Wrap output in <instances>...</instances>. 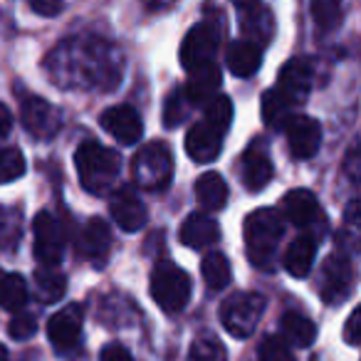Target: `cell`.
Listing matches in <instances>:
<instances>
[{"mask_svg":"<svg viewBox=\"0 0 361 361\" xmlns=\"http://www.w3.org/2000/svg\"><path fill=\"white\" fill-rule=\"evenodd\" d=\"M280 329L285 334L282 339L295 346H312L317 339V324L300 312H285L280 319Z\"/></svg>","mask_w":361,"mask_h":361,"instance_id":"25","label":"cell"},{"mask_svg":"<svg viewBox=\"0 0 361 361\" xmlns=\"http://www.w3.org/2000/svg\"><path fill=\"white\" fill-rule=\"evenodd\" d=\"M75 166L82 186L94 196H104L119 176L121 159L116 151L106 149L97 141H85L75 154Z\"/></svg>","mask_w":361,"mask_h":361,"instance_id":"1","label":"cell"},{"mask_svg":"<svg viewBox=\"0 0 361 361\" xmlns=\"http://www.w3.org/2000/svg\"><path fill=\"white\" fill-rule=\"evenodd\" d=\"M257 356H260V361H297L290 349V344L277 334H270L260 341Z\"/></svg>","mask_w":361,"mask_h":361,"instance_id":"35","label":"cell"},{"mask_svg":"<svg viewBox=\"0 0 361 361\" xmlns=\"http://www.w3.org/2000/svg\"><path fill=\"white\" fill-rule=\"evenodd\" d=\"M11 129H13V114L6 104H0V139L11 134Z\"/></svg>","mask_w":361,"mask_h":361,"instance_id":"41","label":"cell"},{"mask_svg":"<svg viewBox=\"0 0 361 361\" xmlns=\"http://www.w3.org/2000/svg\"><path fill=\"white\" fill-rule=\"evenodd\" d=\"M221 149H223V134L211 129L206 121H198V124H193L188 129L186 154L196 164H211V161H216L221 156Z\"/></svg>","mask_w":361,"mask_h":361,"instance_id":"19","label":"cell"},{"mask_svg":"<svg viewBox=\"0 0 361 361\" xmlns=\"http://www.w3.org/2000/svg\"><path fill=\"white\" fill-rule=\"evenodd\" d=\"M134 183L144 191H166L173 178V156L161 141L146 144L131 161Z\"/></svg>","mask_w":361,"mask_h":361,"instance_id":"3","label":"cell"},{"mask_svg":"<svg viewBox=\"0 0 361 361\" xmlns=\"http://www.w3.org/2000/svg\"><path fill=\"white\" fill-rule=\"evenodd\" d=\"M27 305V282L18 272L0 277V307L8 312H20Z\"/></svg>","mask_w":361,"mask_h":361,"instance_id":"26","label":"cell"},{"mask_svg":"<svg viewBox=\"0 0 361 361\" xmlns=\"http://www.w3.org/2000/svg\"><path fill=\"white\" fill-rule=\"evenodd\" d=\"M99 361H134L129 354V349H124L121 344H109L102 349Z\"/></svg>","mask_w":361,"mask_h":361,"instance_id":"40","label":"cell"},{"mask_svg":"<svg viewBox=\"0 0 361 361\" xmlns=\"http://www.w3.org/2000/svg\"><path fill=\"white\" fill-rule=\"evenodd\" d=\"M0 361H8V351H6V346H0Z\"/></svg>","mask_w":361,"mask_h":361,"instance_id":"43","label":"cell"},{"mask_svg":"<svg viewBox=\"0 0 361 361\" xmlns=\"http://www.w3.org/2000/svg\"><path fill=\"white\" fill-rule=\"evenodd\" d=\"M191 277L173 262H159L151 272V297L164 312H180L191 300Z\"/></svg>","mask_w":361,"mask_h":361,"instance_id":"4","label":"cell"},{"mask_svg":"<svg viewBox=\"0 0 361 361\" xmlns=\"http://www.w3.org/2000/svg\"><path fill=\"white\" fill-rule=\"evenodd\" d=\"M35 292L42 302H57L65 297L67 292V280L62 272L52 270V267H42V270L35 272Z\"/></svg>","mask_w":361,"mask_h":361,"instance_id":"29","label":"cell"},{"mask_svg":"<svg viewBox=\"0 0 361 361\" xmlns=\"http://www.w3.org/2000/svg\"><path fill=\"white\" fill-rule=\"evenodd\" d=\"M240 169H243V186H245L247 191L257 193L270 183L275 169H272L270 151H267V146L262 144V141H252V144L247 146L240 159Z\"/></svg>","mask_w":361,"mask_h":361,"instance_id":"14","label":"cell"},{"mask_svg":"<svg viewBox=\"0 0 361 361\" xmlns=\"http://www.w3.org/2000/svg\"><path fill=\"white\" fill-rule=\"evenodd\" d=\"M312 80H314V70H312V62L305 57H295L280 70V82H277L275 90L290 102L292 106L302 104L307 99L312 90Z\"/></svg>","mask_w":361,"mask_h":361,"instance_id":"11","label":"cell"},{"mask_svg":"<svg viewBox=\"0 0 361 361\" xmlns=\"http://www.w3.org/2000/svg\"><path fill=\"white\" fill-rule=\"evenodd\" d=\"M203 280L211 290H226L228 282H231V262L223 252H208L201 262Z\"/></svg>","mask_w":361,"mask_h":361,"instance_id":"28","label":"cell"},{"mask_svg":"<svg viewBox=\"0 0 361 361\" xmlns=\"http://www.w3.org/2000/svg\"><path fill=\"white\" fill-rule=\"evenodd\" d=\"M235 11L245 40L262 47L275 37V16L267 6H262V3H235Z\"/></svg>","mask_w":361,"mask_h":361,"instance_id":"9","label":"cell"},{"mask_svg":"<svg viewBox=\"0 0 361 361\" xmlns=\"http://www.w3.org/2000/svg\"><path fill=\"white\" fill-rule=\"evenodd\" d=\"M262 119L272 126V129H285L287 121L292 119V104L272 87L262 94Z\"/></svg>","mask_w":361,"mask_h":361,"instance_id":"27","label":"cell"},{"mask_svg":"<svg viewBox=\"0 0 361 361\" xmlns=\"http://www.w3.org/2000/svg\"><path fill=\"white\" fill-rule=\"evenodd\" d=\"M30 8L37 13V16H60L62 11H65V3H60V0H30Z\"/></svg>","mask_w":361,"mask_h":361,"instance_id":"39","label":"cell"},{"mask_svg":"<svg viewBox=\"0 0 361 361\" xmlns=\"http://www.w3.org/2000/svg\"><path fill=\"white\" fill-rule=\"evenodd\" d=\"M23 124L37 139H52L60 131V111L40 97H27L23 102Z\"/></svg>","mask_w":361,"mask_h":361,"instance_id":"18","label":"cell"},{"mask_svg":"<svg viewBox=\"0 0 361 361\" xmlns=\"http://www.w3.org/2000/svg\"><path fill=\"white\" fill-rule=\"evenodd\" d=\"M221 25H216L213 20H203L198 25H193L183 37V45H180V65L186 67L188 72L211 65L213 55L218 50V42H221Z\"/></svg>","mask_w":361,"mask_h":361,"instance_id":"6","label":"cell"},{"mask_svg":"<svg viewBox=\"0 0 361 361\" xmlns=\"http://www.w3.org/2000/svg\"><path fill=\"white\" fill-rule=\"evenodd\" d=\"M221 67L216 62L206 67H198V70L191 72V80L188 85L183 87V94H186L188 104L193 106H201V104H208L211 99L218 97V90H221Z\"/></svg>","mask_w":361,"mask_h":361,"instance_id":"21","label":"cell"},{"mask_svg":"<svg viewBox=\"0 0 361 361\" xmlns=\"http://www.w3.org/2000/svg\"><path fill=\"white\" fill-rule=\"evenodd\" d=\"M25 173V156L13 146L0 149V183H11Z\"/></svg>","mask_w":361,"mask_h":361,"instance_id":"33","label":"cell"},{"mask_svg":"<svg viewBox=\"0 0 361 361\" xmlns=\"http://www.w3.org/2000/svg\"><path fill=\"white\" fill-rule=\"evenodd\" d=\"M282 211L285 218L297 228H319L324 226V216H322L319 201L314 198V193L307 188H295L282 198Z\"/></svg>","mask_w":361,"mask_h":361,"instance_id":"15","label":"cell"},{"mask_svg":"<svg viewBox=\"0 0 361 361\" xmlns=\"http://www.w3.org/2000/svg\"><path fill=\"white\" fill-rule=\"evenodd\" d=\"M178 238L186 247L201 250V247H208L221 240V226L208 213H191L186 221L180 223Z\"/></svg>","mask_w":361,"mask_h":361,"instance_id":"20","label":"cell"},{"mask_svg":"<svg viewBox=\"0 0 361 361\" xmlns=\"http://www.w3.org/2000/svg\"><path fill=\"white\" fill-rule=\"evenodd\" d=\"M188 361H228V359H226V349H223L221 341L211 334H203L191 344Z\"/></svg>","mask_w":361,"mask_h":361,"instance_id":"31","label":"cell"},{"mask_svg":"<svg viewBox=\"0 0 361 361\" xmlns=\"http://www.w3.org/2000/svg\"><path fill=\"white\" fill-rule=\"evenodd\" d=\"M317 257V240L314 235H300L287 245L285 252V270L297 280H305L310 275Z\"/></svg>","mask_w":361,"mask_h":361,"instance_id":"23","label":"cell"},{"mask_svg":"<svg viewBox=\"0 0 361 361\" xmlns=\"http://www.w3.org/2000/svg\"><path fill=\"white\" fill-rule=\"evenodd\" d=\"M344 176L349 178L351 186L361 188V144H356L354 149H349V154H346Z\"/></svg>","mask_w":361,"mask_h":361,"instance_id":"37","label":"cell"},{"mask_svg":"<svg viewBox=\"0 0 361 361\" xmlns=\"http://www.w3.org/2000/svg\"><path fill=\"white\" fill-rule=\"evenodd\" d=\"M32 233H35V257L42 267L55 270L62 260V252H65V233H62L57 218H52L47 211L37 213L35 223H32Z\"/></svg>","mask_w":361,"mask_h":361,"instance_id":"8","label":"cell"},{"mask_svg":"<svg viewBox=\"0 0 361 361\" xmlns=\"http://www.w3.org/2000/svg\"><path fill=\"white\" fill-rule=\"evenodd\" d=\"M262 312H265V297L257 292H238L223 302L221 322L231 336L247 339L260 324Z\"/></svg>","mask_w":361,"mask_h":361,"instance_id":"5","label":"cell"},{"mask_svg":"<svg viewBox=\"0 0 361 361\" xmlns=\"http://www.w3.org/2000/svg\"><path fill=\"white\" fill-rule=\"evenodd\" d=\"M354 290V265L346 255H329L324 260L322 267V285H319V295L324 305H341L346 297Z\"/></svg>","mask_w":361,"mask_h":361,"instance_id":"7","label":"cell"},{"mask_svg":"<svg viewBox=\"0 0 361 361\" xmlns=\"http://www.w3.org/2000/svg\"><path fill=\"white\" fill-rule=\"evenodd\" d=\"M109 211L116 226L126 233L141 231V228L146 226V218H149V211H146L144 201H141L131 188H119V191L111 196Z\"/></svg>","mask_w":361,"mask_h":361,"instance_id":"17","label":"cell"},{"mask_svg":"<svg viewBox=\"0 0 361 361\" xmlns=\"http://www.w3.org/2000/svg\"><path fill=\"white\" fill-rule=\"evenodd\" d=\"M285 233V221L275 208H260L245 218V247L255 267H270Z\"/></svg>","mask_w":361,"mask_h":361,"instance_id":"2","label":"cell"},{"mask_svg":"<svg viewBox=\"0 0 361 361\" xmlns=\"http://www.w3.org/2000/svg\"><path fill=\"white\" fill-rule=\"evenodd\" d=\"M344 341L351 346H361V305L351 312V317L344 324Z\"/></svg>","mask_w":361,"mask_h":361,"instance_id":"38","label":"cell"},{"mask_svg":"<svg viewBox=\"0 0 361 361\" xmlns=\"http://www.w3.org/2000/svg\"><path fill=\"white\" fill-rule=\"evenodd\" d=\"M346 221H349L351 226L361 228V201L351 203V206L346 208Z\"/></svg>","mask_w":361,"mask_h":361,"instance_id":"42","label":"cell"},{"mask_svg":"<svg viewBox=\"0 0 361 361\" xmlns=\"http://www.w3.org/2000/svg\"><path fill=\"white\" fill-rule=\"evenodd\" d=\"M188 99L183 94V90H173L169 97H166V104H164V124L169 129H176L180 121L188 116Z\"/></svg>","mask_w":361,"mask_h":361,"instance_id":"34","label":"cell"},{"mask_svg":"<svg viewBox=\"0 0 361 361\" xmlns=\"http://www.w3.org/2000/svg\"><path fill=\"white\" fill-rule=\"evenodd\" d=\"M312 16H314V23L319 30H334V27H339L344 11H341L336 0H314L312 3Z\"/></svg>","mask_w":361,"mask_h":361,"instance_id":"32","label":"cell"},{"mask_svg":"<svg viewBox=\"0 0 361 361\" xmlns=\"http://www.w3.org/2000/svg\"><path fill=\"white\" fill-rule=\"evenodd\" d=\"M99 124L106 134H111L119 144H126V146L136 144V141L144 136V121H141L139 111L129 104L109 106V109L102 114Z\"/></svg>","mask_w":361,"mask_h":361,"instance_id":"12","label":"cell"},{"mask_svg":"<svg viewBox=\"0 0 361 361\" xmlns=\"http://www.w3.org/2000/svg\"><path fill=\"white\" fill-rule=\"evenodd\" d=\"M111 250V231L102 218H92L87 226L82 228L80 238H77V252L82 260L92 262V265L102 267L109 257Z\"/></svg>","mask_w":361,"mask_h":361,"instance_id":"16","label":"cell"},{"mask_svg":"<svg viewBox=\"0 0 361 361\" xmlns=\"http://www.w3.org/2000/svg\"><path fill=\"white\" fill-rule=\"evenodd\" d=\"M290 154L300 161H307L319 151L322 146V126L317 119L307 114H295L285 126Z\"/></svg>","mask_w":361,"mask_h":361,"instance_id":"10","label":"cell"},{"mask_svg":"<svg viewBox=\"0 0 361 361\" xmlns=\"http://www.w3.org/2000/svg\"><path fill=\"white\" fill-rule=\"evenodd\" d=\"M233 121V102L228 99L226 94H218L216 99H211L206 104V124L211 126V129H216L218 134H223V131L231 126Z\"/></svg>","mask_w":361,"mask_h":361,"instance_id":"30","label":"cell"},{"mask_svg":"<svg viewBox=\"0 0 361 361\" xmlns=\"http://www.w3.org/2000/svg\"><path fill=\"white\" fill-rule=\"evenodd\" d=\"M82 307L80 305H67L60 312L50 317L47 322V336H50L52 346L57 351H72L80 344V334H82Z\"/></svg>","mask_w":361,"mask_h":361,"instance_id":"13","label":"cell"},{"mask_svg":"<svg viewBox=\"0 0 361 361\" xmlns=\"http://www.w3.org/2000/svg\"><path fill=\"white\" fill-rule=\"evenodd\" d=\"M37 329V322L32 314H25V312H18L16 317L11 319V324H8V331H11L13 339H30L32 334H35Z\"/></svg>","mask_w":361,"mask_h":361,"instance_id":"36","label":"cell"},{"mask_svg":"<svg viewBox=\"0 0 361 361\" xmlns=\"http://www.w3.org/2000/svg\"><path fill=\"white\" fill-rule=\"evenodd\" d=\"M196 201L201 203V208L206 213L221 211L228 203V183L221 173L211 171V173H203L196 180Z\"/></svg>","mask_w":361,"mask_h":361,"instance_id":"24","label":"cell"},{"mask_svg":"<svg viewBox=\"0 0 361 361\" xmlns=\"http://www.w3.org/2000/svg\"><path fill=\"white\" fill-rule=\"evenodd\" d=\"M228 70L235 77H252L262 65V47L250 40H233L228 47Z\"/></svg>","mask_w":361,"mask_h":361,"instance_id":"22","label":"cell"}]
</instances>
